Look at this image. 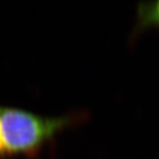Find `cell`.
<instances>
[{
  "mask_svg": "<svg viewBox=\"0 0 159 159\" xmlns=\"http://www.w3.org/2000/svg\"><path fill=\"white\" fill-rule=\"evenodd\" d=\"M79 115L46 117L16 107H0V148L5 158L35 157L56 135L79 121Z\"/></svg>",
  "mask_w": 159,
  "mask_h": 159,
  "instance_id": "1",
  "label": "cell"
},
{
  "mask_svg": "<svg viewBox=\"0 0 159 159\" xmlns=\"http://www.w3.org/2000/svg\"><path fill=\"white\" fill-rule=\"evenodd\" d=\"M153 26L159 27V1L139 4L134 34Z\"/></svg>",
  "mask_w": 159,
  "mask_h": 159,
  "instance_id": "2",
  "label": "cell"
},
{
  "mask_svg": "<svg viewBox=\"0 0 159 159\" xmlns=\"http://www.w3.org/2000/svg\"><path fill=\"white\" fill-rule=\"evenodd\" d=\"M0 159H4V156H3V153H2V151H1V148H0Z\"/></svg>",
  "mask_w": 159,
  "mask_h": 159,
  "instance_id": "3",
  "label": "cell"
}]
</instances>
